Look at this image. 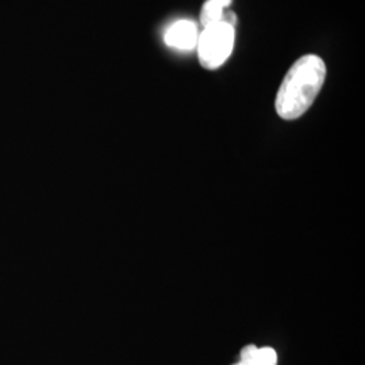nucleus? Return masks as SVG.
I'll use <instances>...</instances> for the list:
<instances>
[{
    "instance_id": "6",
    "label": "nucleus",
    "mask_w": 365,
    "mask_h": 365,
    "mask_svg": "<svg viewBox=\"0 0 365 365\" xmlns=\"http://www.w3.org/2000/svg\"><path fill=\"white\" fill-rule=\"evenodd\" d=\"M220 3H221L222 6H223V9H226V7H229L232 3H233V0H218Z\"/></svg>"
},
{
    "instance_id": "3",
    "label": "nucleus",
    "mask_w": 365,
    "mask_h": 365,
    "mask_svg": "<svg viewBox=\"0 0 365 365\" xmlns=\"http://www.w3.org/2000/svg\"><path fill=\"white\" fill-rule=\"evenodd\" d=\"M199 33L195 22L191 19H180L168 27L165 31L164 41L168 46L180 49V51H191L197 43Z\"/></svg>"
},
{
    "instance_id": "2",
    "label": "nucleus",
    "mask_w": 365,
    "mask_h": 365,
    "mask_svg": "<svg viewBox=\"0 0 365 365\" xmlns=\"http://www.w3.org/2000/svg\"><path fill=\"white\" fill-rule=\"evenodd\" d=\"M235 27L221 19L199 34L197 56L202 66L206 69H217L230 57L235 48Z\"/></svg>"
},
{
    "instance_id": "7",
    "label": "nucleus",
    "mask_w": 365,
    "mask_h": 365,
    "mask_svg": "<svg viewBox=\"0 0 365 365\" xmlns=\"http://www.w3.org/2000/svg\"><path fill=\"white\" fill-rule=\"evenodd\" d=\"M235 365H238V364H235Z\"/></svg>"
},
{
    "instance_id": "1",
    "label": "nucleus",
    "mask_w": 365,
    "mask_h": 365,
    "mask_svg": "<svg viewBox=\"0 0 365 365\" xmlns=\"http://www.w3.org/2000/svg\"><path fill=\"white\" fill-rule=\"evenodd\" d=\"M327 78V66L315 54L300 57L289 68L276 96L279 117L294 120L302 117L314 103Z\"/></svg>"
},
{
    "instance_id": "5",
    "label": "nucleus",
    "mask_w": 365,
    "mask_h": 365,
    "mask_svg": "<svg viewBox=\"0 0 365 365\" xmlns=\"http://www.w3.org/2000/svg\"><path fill=\"white\" fill-rule=\"evenodd\" d=\"M223 6L218 0H206L200 14V24L203 27L220 22L223 16Z\"/></svg>"
},
{
    "instance_id": "4",
    "label": "nucleus",
    "mask_w": 365,
    "mask_h": 365,
    "mask_svg": "<svg viewBox=\"0 0 365 365\" xmlns=\"http://www.w3.org/2000/svg\"><path fill=\"white\" fill-rule=\"evenodd\" d=\"M238 365H277V353L269 346L247 345L241 349Z\"/></svg>"
}]
</instances>
